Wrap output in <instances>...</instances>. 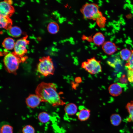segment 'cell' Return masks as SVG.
I'll return each instance as SVG.
<instances>
[{"mask_svg": "<svg viewBox=\"0 0 133 133\" xmlns=\"http://www.w3.org/2000/svg\"><path fill=\"white\" fill-rule=\"evenodd\" d=\"M59 27L58 24L56 22H52L48 25L47 29L49 32L51 34H55L58 32Z\"/></svg>", "mask_w": 133, "mask_h": 133, "instance_id": "16", "label": "cell"}, {"mask_svg": "<svg viewBox=\"0 0 133 133\" xmlns=\"http://www.w3.org/2000/svg\"><path fill=\"white\" fill-rule=\"evenodd\" d=\"M81 12L85 18L96 20L102 16L98 6L94 3H87L81 8Z\"/></svg>", "mask_w": 133, "mask_h": 133, "instance_id": "4", "label": "cell"}, {"mask_svg": "<svg viewBox=\"0 0 133 133\" xmlns=\"http://www.w3.org/2000/svg\"><path fill=\"white\" fill-rule=\"evenodd\" d=\"M41 102L40 98L36 94H30L26 98V103L29 107L34 108L38 106Z\"/></svg>", "mask_w": 133, "mask_h": 133, "instance_id": "8", "label": "cell"}, {"mask_svg": "<svg viewBox=\"0 0 133 133\" xmlns=\"http://www.w3.org/2000/svg\"><path fill=\"white\" fill-rule=\"evenodd\" d=\"M126 108L129 114L128 120L133 122V100L128 103Z\"/></svg>", "mask_w": 133, "mask_h": 133, "instance_id": "21", "label": "cell"}, {"mask_svg": "<svg viewBox=\"0 0 133 133\" xmlns=\"http://www.w3.org/2000/svg\"><path fill=\"white\" fill-rule=\"evenodd\" d=\"M125 66L128 70H133V51H132L131 55L125 65Z\"/></svg>", "mask_w": 133, "mask_h": 133, "instance_id": "24", "label": "cell"}, {"mask_svg": "<svg viewBox=\"0 0 133 133\" xmlns=\"http://www.w3.org/2000/svg\"><path fill=\"white\" fill-rule=\"evenodd\" d=\"M35 92L41 102H48L53 106L62 105L65 103L61 99L54 83L42 82L37 85Z\"/></svg>", "mask_w": 133, "mask_h": 133, "instance_id": "1", "label": "cell"}, {"mask_svg": "<svg viewBox=\"0 0 133 133\" xmlns=\"http://www.w3.org/2000/svg\"><path fill=\"white\" fill-rule=\"evenodd\" d=\"M37 68L38 71L45 76L53 75L55 70L53 61L49 56L40 59Z\"/></svg>", "mask_w": 133, "mask_h": 133, "instance_id": "2", "label": "cell"}, {"mask_svg": "<svg viewBox=\"0 0 133 133\" xmlns=\"http://www.w3.org/2000/svg\"><path fill=\"white\" fill-rule=\"evenodd\" d=\"M105 40L104 35L100 32L95 34L92 38V41L94 43L98 46L103 45L105 43Z\"/></svg>", "mask_w": 133, "mask_h": 133, "instance_id": "13", "label": "cell"}, {"mask_svg": "<svg viewBox=\"0 0 133 133\" xmlns=\"http://www.w3.org/2000/svg\"><path fill=\"white\" fill-rule=\"evenodd\" d=\"M23 133H34L35 129L32 126L28 125L25 126L22 129Z\"/></svg>", "mask_w": 133, "mask_h": 133, "instance_id": "25", "label": "cell"}, {"mask_svg": "<svg viewBox=\"0 0 133 133\" xmlns=\"http://www.w3.org/2000/svg\"><path fill=\"white\" fill-rule=\"evenodd\" d=\"M78 118L81 121H85L87 120L90 115V111L85 107L80 109L79 111L76 114Z\"/></svg>", "mask_w": 133, "mask_h": 133, "instance_id": "11", "label": "cell"}, {"mask_svg": "<svg viewBox=\"0 0 133 133\" xmlns=\"http://www.w3.org/2000/svg\"><path fill=\"white\" fill-rule=\"evenodd\" d=\"M28 44V41L25 38L18 39L15 42L14 53L21 58L22 62L26 60L23 56L27 52Z\"/></svg>", "mask_w": 133, "mask_h": 133, "instance_id": "6", "label": "cell"}, {"mask_svg": "<svg viewBox=\"0 0 133 133\" xmlns=\"http://www.w3.org/2000/svg\"><path fill=\"white\" fill-rule=\"evenodd\" d=\"M120 60L118 58L111 59H109L107 61V63L110 66L115 68L116 65L118 63H120Z\"/></svg>", "mask_w": 133, "mask_h": 133, "instance_id": "23", "label": "cell"}, {"mask_svg": "<svg viewBox=\"0 0 133 133\" xmlns=\"http://www.w3.org/2000/svg\"><path fill=\"white\" fill-rule=\"evenodd\" d=\"M75 81L77 83H79L81 82V78L80 77H77L75 79Z\"/></svg>", "mask_w": 133, "mask_h": 133, "instance_id": "28", "label": "cell"}, {"mask_svg": "<svg viewBox=\"0 0 133 133\" xmlns=\"http://www.w3.org/2000/svg\"><path fill=\"white\" fill-rule=\"evenodd\" d=\"M122 121L121 116L118 114H114L111 115L110 117V121L111 124L115 126H118Z\"/></svg>", "mask_w": 133, "mask_h": 133, "instance_id": "17", "label": "cell"}, {"mask_svg": "<svg viewBox=\"0 0 133 133\" xmlns=\"http://www.w3.org/2000/svg\"><path fill=\"white\" fill-rule=\"evenodd\" d=\"M127 77L128 81L133 83V70H128Z\"/></svg>", "mask_w": 133, "mask_h": 133, "instance_id": "27", "label": "cell"}, {"mask_svg": "<svg viewBox=\"0 0 133 133\" xmlns=\"http://www.w3.org/2000/svg\"><path fill=\"white\" fill-rule=\"evenodd\" d=\"M132 53V51L127 49L121 50L120 52V56L121 58L124 60L127 61L130 58Z\"/></svg>", "mask_w": 133, "mask_h": 133, "instance_id": "19", "label": "cell"}, {"mask_svg": "<svg viewBox=\"0 0 133 133\" xmlns=\"http://www.w3.org/2000/svg\"><path fill=\"white\" fill-rule=\"evenodd\" d=\"M11 24L10 19L8 17L0 16V27L1 28H6L8 27Z\"/></svg>", "mask_w": 133, "mask_h": 133, "instance_id": "20", "label": "cell"}, {"mask_svg": "<svg viewBox=\"0 0 133 133\" xmlns=\"http://www.w3.org/2000/svg\"><path fill=\"white\" fill-rule=\"evenodd\" d=\"M13 128L8 124L3 125L0 128V133H13Z\"/></svg>", "mask_w": 133, "mask_h": 133, "instance_id": "22", "label": "cell"}, {"mask_svg": "<svg viewBox=\"0 0 133 133\" xmlns=\"http://www.w3.org/2000/svg\"><path fill=\"white\" fill-rule=\"evenodd\" d=\"M105 19L102 16L98 18L96 20L97 24L101 27H103L105 24Z\"/></svg>", "mask_w": 133, "mask_h": 133, "instance_id": "26", "label": "cell"}, {"mask_svg": "<svg viewBox=\"0 0 133 133\" xmlns=\"http://www.w3.org/2000/svg\"><path fill=\"white\" fill-rule=\"evenodd\" d=\"M78 108L77 105L73 103H69L66 105L64 111L66 114L69 116H73L77 113Z\"/></svg>", "mask_w": 133, "mask_h": 133, "instance_id": "12", "label": "cell"}, {"mask_svg": "<svg viewBox=\"0 0 133 133\" xmlns=\"http://www.w3.org/2000/svg\"><path fill=\"white\" fill-rule=\"evenodd\" d=\"M22 62L21 58L14 53H9L5 56L4 63L7 70L9 73L16 74L19 64Z\"/></svg>", "mask_w": 133, "mask_h": 133, "instance_id": "3", "label": "cell"}, {"mask_svg": "<svg viewBox=\"0 0 133 133\" xmlns=\"http://www.w3.org/2000/svg\"><path fill=\"white\" fill-rule=\"evenodd\" d=\"M13 11L14 9L8 0H4L0 2V16L8 17Z\"/></svg>", "mask_w": 133, "mask_h": 133, "instance_id": "7", "label": "cell"}, {"mask_svg": "<svg viewBox=\"0 0 133 133\" xmlns=\"http://www.w3.org/2000/svg\"><path fill=\"white\" fill-rule=\"evenodd\" d=\"M15 43V42L13 38L8 37L5 38L2 44L5 49L10 50L14 49Z\"/></svg>", "mask_w": 133, "mask_h": 133, "instance_id": "15", "label": "cell"}, {"mask_svg": "<svg viewBox=\"0 0 133 133\" xmlns=\"http://www.w3.org/2000/svg\"><path fill=\"white\" fill-rule=\"evenodd\" d=\"M7 32L10 35L15 37L20 36L22 33L21 29L17 26L10 27L8 28Z\"/></svg>", "mask_w": 133, "mask_h": 133, "instance_id": "14", "label": "cell"}, {"mask_svg": "<svg viewBox=\"0 0 133 133\" xmlns=\"http://www.w3.org/2000/svg\"><path fill=\"white\" fill-rule=\"evenodd\" d=\"M81 67L91 74H98L102 71L100 61L97 60L95 57L88 59L82 62Z\"/></svg>", "mask_w": 133, "mask_h": 133, "instance_id": "5", "label": "cell"}, {"mask_svg": "<svg viewBox=\"0 0 133 133\" xmlns=\"http://www.w3.org/2000/svg\"><path fill=\"white\" fill-rule=\"evenodd\" d=\"M108 91L111 95L116 97L122 93V88L120 83H115L110 85L108 88Z\"/></svg>", "mask_w": 133, "mask_h": 133, "instance_id": "10", "label": "cell"}, {"mask_svg": "<svg viewBox=\"0 0 133 133\" xmlns=\"http://www.w3.org/2000/svg\"><path fill=\"white\" fill-rule=\"evenodd\" d=\"M102 49L104 52L109 55L113 54L117 50L116 46L115 44L109 41L105 42L102 45Z\"/></svg>", "mask_w": 133, "mask_h": 133, "instance_id": "9", "label": "cell"}, {"mask_svg": "<svg viewBox=\"0 0 133 133\" xmlns=\"http://www.w3.org/2000/svg\"><path fill=\"white\" fill-rule=\"evenodd\" d=\"M38 118L39 121L42 123H46L48 122L50 119V116L47 112H42L38 114Z\"/></svg>", "mask_w": 133, "mask_h": 133, "instance_id": "18", "label": "cell"}]
</instances>
